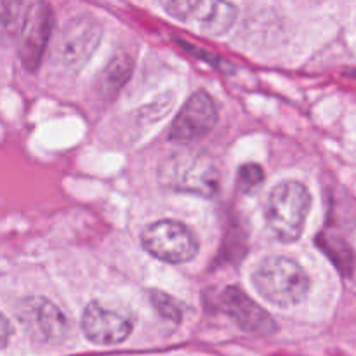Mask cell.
<instances>
[{
    "instance_id": "obj_2",
    "label": "cell",
    "mask_w": 356,
    "mask_h": 356,
    "mask_svg": "<svg viewBox=\"0 0 356 356\" xmlns=\"http://www.w3.org/2000/svg\"><path fill=\"white\" fill-rule=\"evenodd\" d=\"M252 285L268 302L278 308H289L305 301L312 282L298 261L285 256H270L254 270Z\"/></svg>"
},
{
    "instance_id": "obj_4",
    "label": "cell",
    "mask_w": 356,
    "mask_h": 356,
    "mask_svg": "<svg viewBox=\"0 0 356 356\" xmlns=\"http://www.w3.org/2000/svg\"><path fill=\"white\" fill-rule=\"evenodd\" d=\"M141 243L148 254L169 264H183L195 259L198 240L188 226L172 219H162L146 226Z\"/></svg>"
},
{
    "instance_id": "obj_11",
    "label": "cell",
    "mask_w": 356,
    "mask_h": 356,
    "mask_svg": "<svg viewBox=\"0 0 356 356\" xmlns=\"http://www.w3.org/2000/svg\"><path fill=\"white\" fill-rule=\"evenodd\" d=\"M82 332L90 343L99 346L120 344L132 334V320L125 313L103 306L101 302H89L82 313Z\"/></svg>"
},
{
    "instance_id": "obj_12",
    "label": "cell",
    "mask_w": 356,
    "mask_h": 356,
    "mask_svg": "<svg viewBox=\"0 0 356 356\" xmlns=\"http://www.w3.org/2000/svg\"><path fill=\"white\" fill-rule=\"evenodd\" d=\"M31 3L2 2L0 3V44H17L26 24Z\"/></svg>"
},
{
    "instance_id": "obj_6",
    "label": "cell",
    "mask_w": 356,
    "mask_h": 356,
    "mask_svg": "<svg viewBox=\"0 0 356 356\" xmlns=\"http://www.w3.org/2000/svg\"><path fill=\"white\" fill-rule=\"evenodd\" d=\"M163 9L179 23L211 37L228 33L238 16L235 3L216 0H172L163 2Z\"/></svg>"
},
{
    "instance_id": "obj_16",
    "label": "cell",
    "mask_w": 356,
    "mask_h": 356,
    "mask_svg": "<svg viewBox=\"0 0 356 356\" xmlns=\"http://www.w3.org/2000/svg\"><path fill=\"white\" fill-rule=\"evenodd\" d=\"M10 336H13V327H10L9 320L6 318L2 312H0V350L7 348L9 344Z\"/></svg>"
},
{
    "instance_id": "obj_15",
    "label": "cell",
    "mask_w": 356,
    "mask_h": 356,
    "mask_svg": "<svg viewBox=\"0 0 356 356\" xmlns=\"http://www.w3.org/2000/svg\"><path fill=\"white\" fill-rule=\"evenodd\" d=\"M264 172L263 167L257 163H243L238 169V186L245 193H252L263 184Z\"/></svg>"
},
{
    "instance_id": "obj_7",
    "label": "cell",
    "mask_w": 356,
    "mask_h": 356,
    "mask_svg": "<svg viewBox=\"0 0 356 356\" xmlns=\"http://www.w3.org/2000/svg\"><path fill=\"white\" fill-rule=\"evenodd\" d=\"M17 318L21 325L35 341L42 344H59L70 332V323L65 313L42 296L23 299L17 306Z\"/></svg>"
},
{
    "instance_id": "obj_3",
    "label": "cell",
    "mask_w": 356,
    "mask_h": 356,
    "mask_svg": "<svg viewBox=\"0 0 356 356\" xmlns=\"http://www.w3.org/2000/svg\"><path fill=\"white\" fill-rule=\"evenodd\" d=\"M312 207V195L299 181H284L271 190L266 204V225L284 243L299 240Z\"/></svg>"
},
{
    "instance_id": "obj_5",
    "label": "cell",
    "mask_w": 356,
    "mask_h": 356,
    "mask_svg": "<svg viewBox=\"0 0 356 356\" xmlns=\"http://www.w3.org/2000/svg\"><path fill=\"white\" fill-rule=\"evenodd\" d=\"M103 28L90 14H79L63 26L54 44V63L65 70H79L94 54Z\"/></svg>"
},
{
    "instance_id": "obj_10",
    "label": "cell",
    "mask_w": 356,
    "mask_h": 356,
    "mask_svg": "<svg viewBox=\"0 0 356 356\" xmlns=\"http://www.w3.org/2000/svg\"><path fill=\"white\" fill-rule=\"evenodd\" d=\"M219 305H221L222 313L229 316L243 332L264 337L278 332V325L273 316L236 285L226 287L222 291Z\"/></svg>"
},
{
    "instance_id": "obj_9",
    "label": "cell",
    "mask_w": 356,
    "mask_h": 356,
    "mask_svg": "<svg viewBox=\"0 0 356 356\" xmlns=\"http://www.w3.org/2000/svg\"><path fill=\"white\" fill-rule=\"evenodd\" d=\"M52 28H54V10L49 3H31L26 24L21 33L17 49H19L21 65L30 73L40 68L45 51L51 42Z\"/></svg>"
},
{
    "instance_id": "obj_13",
    "label": "cell",
    "mask_w": 356,
    "mask_h": 356,
    "mask_svg": "<svg viewBox=\"0 0 356 356\" xmlns=\"http://www.w3.org/2000/svg\"><path fill=\"white\" fill-rule=\"evenodd\" d=\"M134 61L129 54H115L106 68L103 70L99 79V89L104 96H113L117 94L132 73Z\"/></svg>"
},
{
    "instance_id": "obj_14",
    "label": "cell",
    "mask_w": 356,
    "mask_h": 356,
    "mask_svg": "<svg viewBox=\"0 0 356 356\" xmlns=\"http://www.w3.org/2000/svg\"><path fill=\"white\" fill-rule=\"evenodd\" d=\"M149 301H152L155 312L162 316L163 320L172 323H179L184 315L183 302L177 301L174 296L167 294L162 291H152L149 292Z\"/></svg>"
},
{
    "instance_id": "obj_1",
    "label": "cell",
    "mask_w": 356,
    "mask_h": 356,
    "mask_svg": "<svg viewBox=\"0 0 356 356\" xmlns=\"http://www.w3.org/2000/svg\"><path fill=\"white\" fill-rule=\"evenodd\" d=\"M159 183L174 193L214 198L221 188L218 163L204 152H174L159 165Z\"/></svg>"
},
{
    "instance_id": "obj_8",
    "label": "cell",
    "mask_w": 356,
    "mask_h": 356,
    "mask_svg": "<svg viewBox=\"0 0 356 356\" xmlns=\"http://www.w3.org/2000/svg\"><path fill=\"white\" fill-rule=\"evenodd\" d=\"M218 106L211 94L197 90L174 118L169 138L174 143H193L207 136L218 124Z\"/></svg>"
}]
</instances>
